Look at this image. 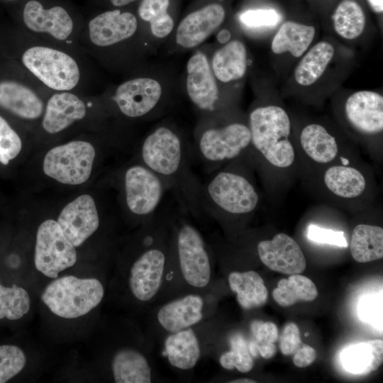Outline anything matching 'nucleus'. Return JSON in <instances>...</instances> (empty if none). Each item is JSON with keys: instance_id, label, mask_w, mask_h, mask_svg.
Wrapping results in <instances>:
<instances>
[{"instance_id": "44", "label": "nucleus", "mask_w": 383, "mask_h": 383, "mask_svg": "<svg viewBox=\"0 0 383 383\" xmlns=\"http://www.w3.org/2000/svg\"><path fill=\"white\" fill-rule=\"evenodd\" d=\"M362 306L360 309V318L365 321L373 323L374 317L380 316V302L373 297H367L364 301H361Z\"/></svg>"}, {"instance_id": "4", "label": "nucleus", "mask_w": 383, "mask_h": 383, "mask_svg": "<svg viewBox=\"0 0 383 383\" xmlns=\"http://www.w3.org/2000/svg\"><path fill=\"white\" fill-rule=\"evenodd\" d=\"M69 48L35 39L23 51L21 64L43 87L53 91H73L82 84L84 72Z\"/></svg>"}, {"instance_id": "9", "label": "nucleus", "mask_w": 383, "mask_h": 383, "mask_svg": "<svg viewBox=\"0 0 383 383\" xmlns=\"http://www.w3.org/2000/svg\"><path fill=\"white\" fill-rule=\"evenodd\" d=\"M104 294V287L99 279L68 275L57 278L49 284L41 299L56 316L75 318L96 308Z\"/></svg>"}, {"instance_id": "36", "label": "nucleus", "mask_w": 383, "mask_h": 383, "mask_svg": "<svg viewBox=\"0 0 383 383\" xmlns=\"http://www.w3.org/2000/svg\"><path fill=\"white\" fill-rule=\"evenodd\" d=\"M30 306L27 291L13 284L6 287L0 284V319L17 320L26 314Z\"/></svg>"}, {"instance_id": "13", "label": "nucleus", "mask_w": 383, "mask_h": 383, "mask_svg": "<svg viewBox=\"0 0 383 383\" xmlns=\"http://www.w3.org/2000/svg\"><path fill=\"white\" fill-rule=\"evenodd\" d=\"M77 262L75 247L66 238L57 221L48 219L38 227L35 248L36 269L50 278Z\"/></svg>"}, {"instance_id": "38", "label": "nucleus", "mask_w": 383, "mask_h": 383, "mask_svg": "<svg viewBox=\"0 0 383 383\" xmlns=\"http://www.w3.org/2000/svg\"><path fill=\"white\" fill-rule=\"evenodd\" d=\"M21 148L19 135L0 115V162L8 165L10 160L19 154Z\"/></svg>"}, {"instance_id": "1", "label": "nucleus", "mask_w": 383, "mask_h": 383, "mask_svg": "<svg viewBox=\"0 0 383 383\" xmlns=\"http://www.w3.org/2000/svg\"><path fill=\"white\" fill-rule=\"evenodd\" d=\"M172 216L155 215L146 222L140 250L130 265L126 285L131 298L143 307L162 300L167 284Z\"/></svg>"}, {"instance_id": "34", "label": "nucleus", "mask_w": 383, "mask_h": 383, "mask_svg": "<svg viewBox=\"0 0 383 383\" xmlns=\"http://www.w3.org/2000/svg\"><path fill=\"white\" fill-rule=\"evenodd\" d=\"M229 349L221 352L218 357L220 365L228 370H237L248 373L254 367V359L249 350V340L240 333H235L228 338Z\"/></svg>"}, {"instance_id": "22", "label": "nucleus", "mask_w": 383, "mask_h": 383, "mask_svg": "<svg viewBox=\"0 0 383 383\" xmlns=\"http://www.w3.org/2000/svg\"><path fill=\"white\" fill-rule=\"evenodd\" d=\"M225 16L224 9L218 4H208L190 13L177 27V43L184 48L199 45L222 24Z\"/></svg>"}, {"instance_id": "45", "label": "nucleus", "mask_w": 383, "mask_h": 383, "mask_svg": "<svg viewBox=\"0 0 383 383\" xmlns=\"http://www.w3.org/2000/svg\"><path fill=\"white\" fill-rule=\"evenodd\" d=\"M371 9L377 13L383 11V0H367Z\"/></svg>"}, {"instance_id": "8", "label": "nucleus", "mask_w": 383, "mask_h": 383, "mask_svg": "<svg viewBox=\"0 0 383 383\" xmlns=\"http://www.w3.org/2000/svg\"><path fill=\"white\" fill-rule=\"evenodd\" d=\"M21 19L31 37L70 48L82 31L71 11L60 4L48 5L41 0H27Z\"/></svg>"}, {"instance_id": "5", "label": "nucleus", "mask_w": 383, "mask_h": 383, "mask_svg": "<svg viewBox=\"0 0 383 383\" xmlns=\"http://www.w3.org/2000/svg\"><path fill=\"white\" fill-rule=\"evenodd\" d=\"M216 287L192 292L159 302L150 308L147 338L157 344L165 336L197 325L215 315Z\"/></svg>"}, {"instance_id": "31", "label": "nucleus", "mask_w": 383, "mask_h": 383, "mask_svg": "<svg viewBox=\"0 0 383 383\" xmlns=\"http://www.w3.org/2000/svg\"><path fill=\"white\" fill-rule=\"evenodd\" d=\"M334 56V48L327 41L314 45L302 57L294 70L296 82L304 87L315 83L323 74Z\"/></svg>"}, {"instance_id": "32", "label": "nucleus", "mask_w": 383, "mask_h": 383, "mask_svg": "<svg viewBox=\"0 0 383 383\" xmlns=\"http://www.w3.org/2000/svg\"><path fill=\"white\" fill-rule=\"evenodd\" d=\"M318 296L314 283L300 274H290L282 279L272 292L274 301L281 306L287 307L300 301H311Z\"/></svg>"}, {"instance_id": "25", "label": "nucleus", "mask_w": 383, "mask_h": 383, "mask_svg": "<svg viewBox=\"0 0 383 383\" xmlns=\"http://www.w3.org/2000/svg\"><path fill=\"white\" fill-rule=\"evenodd\" d=\"M344 369L354 374H365L377 370L383 361V342L376 339L345 348L340 354Z\"/></svg>"}, {"instance_id": "48", "label": "nucleus", "mask_w": 383, "mask_h": 383, "mask_svg": "<svg viewBox=\"0 0 383 383\" xmlns=\"http://www.w3.org/2000/svg\"><path fill=\"white\" fill-rule=\"evenodd\" d=\"M2 1L13 2V1H16L17 0H2Z\"/></svg>"}, {"instance_id": "47", "label": "nucleus", "mask_w": 383, "mask_h": 383, "mask_svg": "<svg viewBox=\"0 0 383 383\" xmlns=\"http://www.w3.org/2000/svg\"><path fill=\"white\" fill-rule=\"evenodd\" d=\"M228 382L231 383H255L256 381L255 379L243 377V378H238V379H234L230 380Z\"/></svg>"}, {"instance_id": "35", "label": "nucleus", "mask_w": 383, "mask_h": 383, "mask_svg": "<svg viewBox=\"0 0 383 383\" xmlns=\"http://www.w3.org/2000/svg\"><path fill=\"white\" fill-rule=\"evenodd\" d=\"M170 0H143L138 7L141 19L150 23L153 35L162 38L173 29L174 22L167 12Z\"/></svg>"}, {"instance_id": "37", "label": "nucleus", "mask_w": 383, "mask_h": 383, "mask_svg": "<svg viewBox=\"0 0 383 383\" xmlns=\"http://www.w3.org/2000/svg\"><path fill=\"white\" fill-rule=\"evenodd\" d=\"M26 363V355L18 347L0 345V383L6 382L18 374Z\"/></svg>"}, {"instance_id": "17", "label": "nucleus", "mask_w": 383, "mask_h": 383, "mask_svg": "<svg viewBox=\"0 0 383 383\" xmlns=\"http://www.w3.org/2000/svg\"><path fill=\"white\" fill-rule=\"evenodd\" d=\"M57 223L66 238L74 246L81 245L99 228L100 221L94 199L83 194L66 205Z\"/></svg>"}, {"instance_id": "20", "label": "nucleus", "mask_w": 383, "mask_h": 383, "mask_svg": "<svg viewBox=\"0 0 383 383\" xmlns=\"http://www.w3.org/2000/svg\"><path fill=\"white\" fill-rule=\"evenodd\" d=\"M39 89L33 82L28 84L13 79L0 81V107L26 120L39 118L45 104Z\"/></svg>"}, {"instance_id": "23", "label": "nucleus", "mask_w": 383, "mask_h": 383, "mask_svg": "<svg viewBox=\"0 0 383 383\" xmlns=\"http://www.w3.org/2000/svg\"><path fill=\"white\" fill-rule=\"evenodd\" d=\"M187 91L192 103L204 111H212L218 99L215 76L206 55L196 52L187 65Z\"/></svg>"}, {"instance_id": "28", "label": "nucleus", "mask_w": 383, "mask_h": 383, "mask_svg": "<svg viewBox=\"0 0 383 383\" xmlns=\"http://www.w3.org/2000/svg\"><path fill=\"white\" fill-rule=\"evenodd\" d=\"M300 143L306 155L319 164L332 162L338 154L335 138L320 124L305 126L300 133Z\"/></svg>"}, {"instance_id": "18", "label": "nucleus", "mask_w": 383, "mask_h": 383, "mask_svg": "<svg viewBox=\"0 0 383 383\" xmlns=\"http://www.w3.org/2000/svg\"><path fill=\"white\" fill-rule=\"evenodd\" d=\"M257 252L260 261L277 272L300 274L306 267V258L300 246L284 233H277L272 240L259 242Z\"/></svg>"}, {"instance_id": "15", "label": "nucleus", "mask_w": 383, "mask_h": 383, "mask_svg": "<svg viewBox=\"0 0 383 383\" xmlns=\"http://www.w3.org/2000/svg\"><path fill=\"white\" fill-rule=\"evenodd\" d=\"M137 28L138 21L134 14L114 9L91 18L81 35L85 36L88 45L107 48L131 38Z\"/></svg>"}, {"instance_id": "41", "label": "nucleus", "mask_w": 383, "mask_h": 383, "mask_svg": "<svg viewBox=\"0 0 383 383\" xmlns=\"http://www.w3.org/2000/svg\"><path fill=\"white\" fill-rule=\"evenodd\" d=\"M250 330L252 336V340L275 343L278 340V329L272 322L252 321L250 325Z\"/></svg>"}, {"instance_id": "33", "label": "nucleus", "mask_w": 383, "mask_h": 383, "mask_svg": "<svg viewBox=\"0 0 383 383\" xmlns=\"http://www.w3.org/2000/svg\"><path fill=\"white\" fill-rule=\"evenodd\" d=\"M332 18L335 32L347 40L358 38L365 29V13L360 5L354 0L340 1Z\"/></svg>"}, {"instance_id": "10", "label": "nucleus", "mask_w": 383, "mask_h": 383, "mask_svg": "<svg viewBox=\"0 0 383 383\" xmlns=\"http://www.w3.org/2000/svg\"><path fill=\"white\" fill-rule=\"evenodd\" d=\"M214 316L192 327L168 335L158 344L168 363L180 372L194 370L200 360L209 356L216 342Z\"/></svg>"}, {"instance_id": "46", "label": "nucleus", "mask_w": 383, "mask_h": 383, "mask_svg": "<svg viewBox=\"0 0 383 383\" xmlns=\"http://www.w3.org/2000/svg\"><path fill=\"white\" fill-rule=\"evenodd\" d=\"M135 1L136 0H110L111 4L116 7L123 6Z\"/></svg>"}, {"instance_id": "6", "label": "nucleus", "mask_w": 383, "mask_h": 383, "mask_svg": "<svg viewBox=\"0 0 383 383\" xmlns=\"http://www.w3.org/2000/svg\"><path fill=\"white\" fill-rule=\"evenodd\" d=\"M251 144L272 166L290 167L295 159V151L289 138L291 122L286 111L270 105L255 109L249 116Z\"/></svg>"}, {"instance_id": "19", "label": "nucleus", "mask_w": 383, "mask_h": 383, "mask_svg": "<svg viewBox=\"0 0 383 383\" xmlns=\"http://www.w3.org/2000/svg\"><path fill=\"white\" fill-rule=\"evenodd\" d=\"M347 121L358 133L375 135L383 130V96L372 91L350 94L345 104Z\"/></svg>"}, {"instance_id": "2", "label": "nucleus", "mask_w": 383, "mask_h": 383, "mask_svg": "<svg viewBox=\"0 0 383 383\" xmlns=\"http://www.w3.org/2000/svg\"><path fill=\"white\" fill-rule=\"evenodd\" d=\"M210 245L199 230L184 217H172L170 264L162 301L216 287ZM160 301V302H161Z\"/></svg>"}, {"instance_id": "26", "label": "nucleus", "mask_w": 383, "mask_h": 383, "mask_svg": "<svg viewBox=\"0 0 383 383\" xmlns=\"http://www.w3.org/2000/svg\"><path fill=\"white\" fill-rule=\"evenodd\" d=\"M211 70L215 77L222 82L242 78L247 70L245 45L238 40H233L218 49L213 56Z\"/></svg>"}, {"instance_id": "29", "label": "nucleus", "mask_w": 383, "mask_h": 383, "mask_svg": "<svg viewBox=\"0 0 383 383\" xmlns=\"http://www.w3.org/2000/svg\"><path fill=\"white\" fill-rule=\"evenodd\" d=\"M326 187L334 195L353 199L361 196L366 188L364 174L357 168L348 165H333L324 172Z\"/></svg>"}, {"instance_id": "24", "label": "nucleus", "mask_w": 383, "mask_h": 383, "mask_svg": "<svg viewBox=\"0 0 383 383\" xmlns=\"http://www.w3.org/2000/svg\"><path fill=\"white\" fill-rule=\"evenodd\" d=\"M228 284L235 293L239 305L245 310L264 306L268 292L262 277L254 270L232 271L228 275Z\"/></svg>"}, {"instance_id": "14", "label": "nucleus", "mask_w": 383, "mask_h": 383, "mask_svg": "<svg viewBox=\"0 0 383 383\" xmlns=\"http://www.w3.org/2000/svg\"><path fill=\"white\" fill-rule=\"evenodd\" d=\"M251 144L249 126L232 123L204 130L197 140L198 153L208 165H218L240 156Z\"/></svg>"}, {"instance_id": "40", "label": "nucleus", "mask_w": 383, "mask_h": 383, "mask_svg": "<svg viewBox=\"0 0 383 383\" xmlns=\"http://www.w3.org/2000/svg\"><path fill=\"white\" fill-rule=\"evenodd\" d=\"M308 238L315 243H325L338 247H348V242L343 231L310 225L307 228Z\"/></svg>"}, {"instance_id": "3", "label": "nucleus", "mask_w": 383, "mask_h": 383, "mask_svg": "<svg viewBox=\"0 0 383 383\" xmlns=\"http://www.w3.org/2000/svg\"><path fill=\"white\" fill-rule=\"evenodd\" d=\"M140 154L141 163L173 189L183 208L199 216L203 210L201 185L192 172L189 152L180 136L169 127H157L144 139Z\"/></svg>"}, {"instance_id": "12", "label": "nucleus", "mask_w": 383, "mask_h": 383, "mask_svg": "<svg viewBox=\"0 0 383 383\" xmlns=\"http://www.w3.org/2000/svg\"><path fill=\"white\" fill-rule=\"evenodd\" d=\"M123 182L128 209L146 223L157 214V208L168 189L167 184L141 162L127 168Z\"/></svg>"}, {"instance_id": "21", "label": "nucleus", "mask_w": 383, "mask_h": 383, "mask_svg": "<svg viewBox=\"0 0 383 383\" xmlns=\"http://www.w3.org/2000/svg\"><path fill=\"white\" fill-rule=\"evenodd\" d=\"M87 109L84 101L72 91H54L46 101L42 127L50 134L62 132L82 120Z\"/></svg>"}, {"instance_id": "11", "label": "nucleus", "mask_w": 383, "mask_h": 383, "mask_svg": "<svg viewBox=\"0 0 383 383\" xmlns=\"http://www.w3.org/2000/svg\"><path fill=\"white\" fill-rule=\"evenodd\" d=\"M95 155V148L90 143L72 140L47 152L43 160V171L60 183L81 184L91 175Z\"/></svg>"}, {"instance_id": "30", "label": "nucleus", "mask_w": 383, "mask_h": 383, "mask_svg": "<svg viewBox=\"0 0 383 383\" xmlns=\"http://www.w3.org/2000/svg\"><path fill=\"white\" fill-rule=\"evenodd\" d=\"M350 252L357 262L365 263L383 257V228L368 224H359L353 231Z\"/></svg>"}, {"instance_id": "27", "label": "nucleus", "mask_w": 383, "mask_h": 383, "mask_svg": "<svg viewBox=\"0 0 383 383\" xmlns=\"http://www.w3.org/2000/svg\"><path fill=\"white\" fill-rule=\"evenodd\" d=\"M316 33L313 26L288 21L282 24L271 43V50L275 54L290 52L294 57H301L309 48Z\"/></svg>"}, {"instance_id": "39", "label": "nucleus", "mask_w": 383, "mask_h": 383, "mask_svg": "<svg viewBox=\"0 0 383 383\" xmlns=\"http://www.w3.org/2000/svg\"><path fill=\"white\" fill-rule=\"evenodd\" d=\"M240 21L249 28L272 27L279 22L280 16L272 9H250L240 14Z\"/></svg>"}, {"instance_id": "43", "label": "nucleus", "mask_w": 383, "mask_h": 383, "mask_svg": "<svg viewBox=\"0 0 383 383\" xmlns=\"http://www.w3.org/2000/svg\"><path fill=\"white\" fill-rule=\"evenodd\" d=\"M316 358V350L309 345L301 343L293 357V362L298 367H306L311 365Z\"/></svg>"}, {"instance_id": "42", "label": "nucleus", "mask_w": 383, "mask_h": 383, "mask_svg": "<svg viewBox=\"0 0 383 383\" xmlns=\"http://www.w3.org/2000/svg\"><path fill=\"white\" fill-rule=\"evenodd\" d=\"M301 343L298 326L294 323L287 324L282 331L279 342L282 354L285 355L294 354Z\"/></svg>"}, {"instance_id": "7", "label": "nucleus", "mask_w": 383, "mask_h": 383, "mask_svg": "<svg viewBox=\"0 0 383 383\" xmlns=\"http://www.w3.org/2000/svg\"><path fill=\"white\" fill-rule=\"evenodd\" d=\"M258 201L259 196L251 182L230 170L217 172L201 186L202 209L215 218L223 214H249L255 210Z\"/></svg>"}, {"instance_id": "16", "label": "nucleus", "mask_w": 383, "mask_h": 383, "mask_svg": "<svg viewBox=\"0 0 383 383\" xmlns=\"http://www.w3.org/2000/svg\"><path fill=\"white\" fill-rule=\"evenodd\" d=\"M162 91L157 81L149 77H138L119 84L113 101L124 116L139 118L153 110L160 99Z\"/></svg>"}]
</instances>
